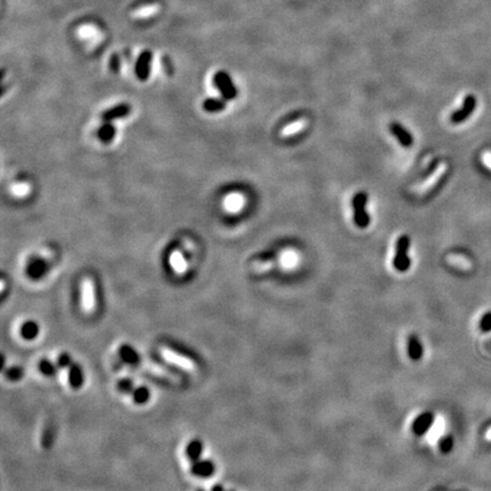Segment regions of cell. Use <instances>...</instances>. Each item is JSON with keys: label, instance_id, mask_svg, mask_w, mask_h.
Listing matches in <instances>:
<instances>
[{"label": "cell", "instance_id": "21", "mask_svg": "<svg viewBox=\"0 0 491 491\" xmlns=\"http://www.w3.org/2000/svg\"><path fill=\"white\" fill-rule=\"evenodd\" d=\"M39 327L34 322H28L25 323L23 327H22V334L24 335V338L28 339H33L38 334Z\"/></svg>", "mask_w": 491, "mask_h": 491}, {"label": "cell", "instance_id": "1", "mask_svg": "<svg viewBox=\"0 0 491 491\" xmlns=\"http://www.w3.org/2000/svg\"><path fill=\"white\" fill-rule=\"evenodd\" d=\"M411 248V239L407 234H402L397 240L396 252L393 257V267L399 272H406L411 267V257L408 250Z\"/></svg>", "mask_w": 491, "mask_h": 491}, {"label": "cell", "instance_id": "19", "mask_svg": "<svg viewBox=\"0 0 491 491\" xmlns=\"http://www.w3.org/2000/svg\"><path fill=\"white\" fill-rule=\"evenodd\" d=\"M82 381H83V375L82 372L80 370V367L73 366L71 368V371H69V382H71L72 387L79 388L81 385H82Z\"/></svg>", "mask_w": 491, "mask_h": 491}, {"label": "cell", "instance_id": "5", "mask_svg": "<svg viewBox=\"0 0 491 491\" xmlns=\"http://www.w3.org/2000/svg\"><path fill=\"white\" fill-rule=\"evenodd\" d=\"M161 356L164 358V360L167 361V363L175 365L180 368H182L184 371H195L196 370V364L194 360H191L190 358H188L186 356L181 355V354L174 352V350L169 349V348H161Z\"/></svg>", "mask_w": 491, "mask_h": 491}, {"label": "cell", "instance_id": "14", "mask_svg": "<svg viewBox=\"0 0 491 491\" xmlns=\"http://www.w3.org/2000/svg\"><path fill=\"white\" fill-rule=\"evenodd\" d=\"M169 263H171L172 268L174 269V271L178 273V274L183 273L187 268L186 261H184V257L182 256V254H181L180 252L172 253L171 257H169Z\"/></svg>", "mask_w": 491, "mask_h": 491}, {"label": "cell", "instance_id": "16", "mask_svg": "<svg viewBox=\"0 0 491 491\" xmlns=\"http://www.w3.org/2000/svg\"><path fill=\"white\" fill-rule=\"evenodd\" d=\"M204 108L210 113L221 112L225 108V101L219 98H208L204 101Z\"/></svg>", "mask_w": 491, "mask_h": 491}, {"label": "cell", "instance_id": "29", "mask_svg": "<svg viewBox=\"0 0 491 491\" xmlns=\"http://www.w3.org/2000/svg\"><path fill=\"white\" fill-rule=\"evenodd\" d=\"M453 446H454V440H453V438L450 437V435H445V437L440 440V449L444 453L450 452V450H452V448H453Z\"/></svg>", "mask_w": 491, "mask_h": 491}, {"label": "cell", "instance_id": "23", "mask_svg": "<svg viewBox=\"0 0 491 491\" xmlns=\"http://www.w3.org/2000/svg\"><path fill=\"white\" fill-rule=\"evenodd\" d=\"M148 371H149V373H151V374L160 376V378H162V379L168 380V381H173V382L175 381L174 376L171 375V374H168L169 372L165 371V370H163V368H161V367H158V366H155V365H149V366H148Z\"/></svg>", "mask_w": 491, "mask_h": 491}, {"label": "cell", "instance_id": "18", "mask_svg": "<svg viewBox=\"0 0 491 491\" xmlns=\"http://www.w3.org/2000/svg\"><path fill=\"white\" fill-rule=\"evenodd\" d=\"M444 426H445V423L441 419H438L437 421H434L433 426H431V429L429 430V432H427V439H429V441L434 442L435 440H437V438L440 437L442 431H444Z\"/></svg>", "mask_w": 491, "mask_h": 491}, {"label": "cell", "instance_id": "4", "mask_svg": "<svg viewBox=\"0 0 491 491\" xmlns=\"http://www.w3.org/2000/svg\"><path fill=\"white\" fill-rule=\"evenodd\" d=\"M81 308L87 314L95 311L96 307V293L92 280L89 278L83 279L81 282Z\"/></svg>", "mask_w": 491, "mask_h": 491}, {"label": "cell", "instance_id": "15", "mask_svg": "<svg viewBox=\"0 0 491 491\" xmlns=\"http://www.w3.org/2000/svg\"><path fill=\"white\" fill-rule=\"evenodd\" d=\"M446 169H447V164L442 163V164L439 165V167L437 169H435V172L430 176V179L426 181V183L423 184V187L421 188L420 190L421 191H426V189H430V188L432 186H434V184L438 182V180L441 178V175L444 174V173L446 172Z\"/></svg>", "mask_w": 491, "mask_h": 491}, {"label": "cell", "instance_id": "22", "mask_svg": "<svg viewBox=\"0 0 491 491\" xmlns=\"http://www.w3.org/2000/svg\"><path fill=\"white\" fill-rule=\"evenodd\" d=\"M448 260H449L450 263L456 265V266H458L460 268L467 269V268L471 267V262L464 256H459V255H452V256H449Z\"/></svg>", "mask_w": 491, "mask_h": 491}, {"label": "cell", "instance_id": "9", "mask_svg": "<svg viewBox=\"0 0 491 491\" xmlns=\"http://www.w3.org/2000/svg\"><path fill=\"white\" fill-rule=\"evenodd\" d=\"M77 35H79L80 39L86 40V41L91 43V45L98 43L102 36L101 32L95 25L91 24H84L82 27H80L79 30H77Z\"/></svg>", "mask_w": 491, "mask_h": 491}, {"label": "cell", "instance_id": "2", "mask_svg": "<svg viewBox=\"0 0 491 491\" xmlns=\"http://www.w3.org/2000/svg\"><path fill=\"white\" fill-rule=\"evenodd\" d=\"M354 222L360 229H365L370 225L371 219L366 210L367 195L365 193H357L353 197Z\"/></svg>", "mask_w": 491, "mask_h": 491}, {"label": "cell", "instance_id": "32", "mask_svg": "<svg viewBox=\"0 0 491 491\" xmlns=\"http://www.w3.org/2000/svg\"><path fill=\"white\" fill-rule=\"evenodd\" d=\"M201 454V445L199 442H194L189 447V456L193 457V458H197V457Z\"/></svg>", "mask_w": 491, "mask_h": 491}, {"label": "cell", "instance_id": "26", "mask_svg": "<svg viewBox=\"0 0 491 491\" xmlns=\"http://www.w3.org/2000/svg\"><path fill=\"white\" fill-rule=\"evenodd\" d=\"M479 327L482 332H490L491 331V312L486 313L481 317L479 323Z\"/></svg>", "mask_w": 491, "mask_h": 491}, {"label": "cell", "instance_id": "10", "mask_svg": "<svg viewBox=\"0 0 491 491\" xmlns=\"http://www.w3.org/2000/svg\"><path fill=\"white\" fill-rule=\"evenodd\" d=\"M434 423V416L432 413H423L420 416L416 417V420L413 423V430L416 434H424L427 433L431 426Z\"/></svg>", "mask_w": 491, "mask_h": 491}, {"label": "cell", "instance_id": "8", "mask_svg": "<svg viewBox=\"0 0 491 491\" xmlns=\"http://www.w3.org/2000/svg\"><path fill=\"white\" fill-rule=\"evenodd\" d=\"M389 130L391 132V134L397 139V141L399 142L402 147H405V148H409V147L414 143L413 134L404 127V125L398 123V122H393V123L389 125Z\"/></svg>", "mask_w": 491, "mask_h": 491}, {"label": "cell", "instance_id": "13", "mask_svg": "<svg viewBox=\"0 0 491 491\" xmlns=\"http://www.w3.org/2000/svg\"><path fill=\"white\" fill-rule=\"evenodd\" d=\"M158 10H160V6L157 3H151V5H146L135 9L132 15L134 18H148L157 14Z\"/></svg>", "mask_w": 491, "mask_h": 491}, {"label": "cell", "instance_id": "7", "mask_svg": "<svg viewBox=\"0 0 491 491\" xmlns=\"http://www.w3.org/2000/svg\"><path fill=\"white\" fill-rule=\"evenodd\" d=\"M151 60H153V54H151L150 50H143L139 55L135 63V74L139 80L145 81L149 77Z\"/></svg>", "mask_w": 491, "mask_h": 491}, {"label": "cell", "instance_id": "25", "mask_svg": "<svg viewBox=\"0 0 491 491\" xmlns=\"http://www.w3.org/2000/svg\"><path fill=\"white\" fill-rule=\"evenodd\" d=\"M305 124H306V121H304V120L297 121V122H295V123H293V124H289V125H288V127L284 128V130L282 131V134L283 135H290V134L296 133V132L300 131L301 129H304Z\"/></svg>", "mask_w": 491, "mask_h": 491}, {"label": "cell", "instance_id": "31", "mask_svg": "<svg viewBox=\"0 0 491 491\" xmlns=\"http://www.w3.org/2000/svg\"><path fill=\"white\" fill-rule=\"evenodd\" d=\"M148 398V390L145 389V388H140V389L135 390L134 393V399L138 402H145Z\"/></svg>", "mask_w": 491, "mask_h": 491}, {"label": "cell", "instance_id": "27", "mask_svg": "<svg viewBox=\"0 0 491 491\" xmlns=\"http://www.w3.org/2000/svg\"><path fill=\"white\" fill-rule=\"evenodd\" d=\"M43 269H45V263L43 262H34L30 265V268H29V272L33 276H40L42 274Z\"/></svg>", "mask_w": 491, "mask_h": 491}, {"label": "cell", "instance_id": "20", "mask_svg": "<svg viewBox=\"0 0 491 491\" xmlns=\"http://www.w3.org/2000/svg\"><path fill=\"white\" fill-rule=\"evenodd\" d=\"M224 205H225V207H227V209L231 210V212H234V210H238L240 207H241L242 200L238 195H232V196H230V197H228L227 199H225Z\"/></svg>", "mask_w": 491, "mask_h": 491}, {"label": "cell", "instance_id": "36", "mask_svg": "<svg viewBox=\"0 0 491 491\" xmlns=\"http://www.w3.org/2000/svg\"><path fill=\"white\" fill-rule=\"evenodd\" d=\"M68 361H69V357L67 355L61 356V358H60V365H61V366H64V367L67 366Z\"/></svg>", "mask_w": 491, "mask_h": 491}, {"label": "cell", "instance_id": "6", "mask_svg": "<svg viewBox=\"0 0 491 491\" xmlns=\"http://www.w3.org/2000/svg\"><path fill=\"white\" fill-rule=\"evenodd\" d=\"M475 105H476V100H475L474 96H472V95L466 96V97L464 98L463 105L460 106V108L457 109L456 112H454L452 114V116H450V121H452V123L458 124V123H461V122H464L468 116L471 115L472 113H473Z\"/></svg>", "mask_w": 491, "mask_h": 491}, {"label": "cell", "instance_id": "33", "mask_svg": "<svg viewBox=\"0 0 491 491\" xmlns=\"http://www.w3.org/2000/svg\"><path fill=\"white\" fill-rule=\"evenodd\" d=\"M41 370L46 374H53L54 371L56 370V366H55L54 363H51L49 360H43L41 363Z\"/></svg>", "mask_w": 491, "mask_h": 491}, {"label": "cell", "instance_id": "30", "mask_svg": "<svg viewBox=\"0 0 491 491\" xmlns=\"http://www.w3.org/2000/svg\"><path fill=\"white\" fill-rule=\"evenodd\" d=\"M121 355H122V357L124 358L125 360H128V361H135V360H138V356H136V354L133 352V350H132L130 348V347H127V348L122 349Z\"/></svg>", "mask_w": 491, "mask_h": 491}, {"label": "cell", "instance_id": "12", "mask_svg": "<svg viewBox=\"0 0 491 491\" xmlns=\"http://www.w3.org/2000/svg\"><path fill=\"white\" fill-rule=\"evenodd\" d=\"M407 353L413 360H419L423 356L422 342L414 334L409 335L407 339Z\"/></svg>", "mask_w": 491, "mask_h": 491}, {"label": "cell", "instance_id": "35", "mask_svg": "<svg viewBox=\"0 0 491 491\" xmlns=\"http://www.w3.org/2000/svg\"><path fill=\"white\" fill-rule=\"evenodd\" d=\"M110 63H112L110 67H112L113 71H117V69H120V60H119V57L116 56V55H114V56L112 57Z\"/></svg>", "mask_w": 491, "mask_h": 491}, {"label": "cell", "instance_id": "34", "mask_svg": "<svg viewBox=\"0 0 491 491\" xmlns=\"http://www.w3.org/2000/svg\"><path fill=\"white\" fill-rule=\"evenodd\" d=\"M481 160L483 162V164H485L489 169H491V151H485V153L482 154Z\"/></svg>", "mask_w": 491, "mask_h": 491}, {"label": "cell", "instance_id": "11", "mask_svg": "<svg viewBox=\"0 0 491 491\" xmlns=\"http://www.w3.org/2000/svg\"><path fill=\"white\" fill-rule=\"evenodd\" d=\"M130 113H131V106L130 105L120 104V105L112 107V108L107 109L106 112L102 113V119L107 122L119 120V119H123V117L128 116Z\"/></svg>", "mask_w": 491, "mask_h": 491}, {"label": "cell", "instance_id": "24", "mask_svg": "<svg viewBox=\"0 0 491 491\" xmlns=\"http://www.w3.org/2000/svg\"><path fill=\"white\" fill-rule=\"evenodd\" d=\"M213 470H214L213 465H212V463H209V461H200V463H198L195 466L196 473L199 474V475H204V476L212 474Z\"/></svg>", "mask_w": 491, "mask_h": 491}, {"label": "cell", "instance_id": "17", "mask_svg": "<svg viewBox=\"0 0 491 491\" xmlns=\"http://www.w3.org/2000/svg\"><path fill=\"white\" fill-rule=\"evenodd\" d=\"M115 133H116L115 128H114L113 125L109 124V123L102 125V127L99 129V131H98L99 139H100L101 141H104V142L112 141V140L114 139V136H115Z\"/></svg>", "mask_w": 491, "mask_h": 491}, {"label": "cell", "instance_id": "28", "mask_svg": "<svg viewBox=\"0 0 491 491\" xmlns=\"http://www.w3.org/2000/svg\"><path fill=\"white\" fill-rule=\"evenodd\" d=\"M29 190H30V188L25 183H18L12 188L13 194L18 196V197H23V196L29 194Z\"/></svg>", "mask_w": 491, "mask_h": 491}, {"label": "cell", "instance_id": "3", "mask_svg": "<svg viewBox=\"0 0 491 491\" xmlns=\"http://www.w3.org/2000/svg\"><path fill=\"white\" fill-rule=\"evenodd\" d=\"M214 83H215L217 89L220 90L221 95L223 96V98L227 99V100H232L238 96L237 88L233 84L231 76L227 72H217L214 76Z\"/></svg>", "mask_w": 491, "mask_h": 491}]
</instances>
